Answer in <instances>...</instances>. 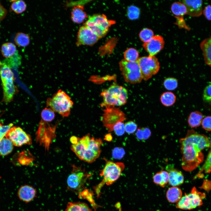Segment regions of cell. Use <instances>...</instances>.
<instances>
[{
	"mask_svg": "<svg viewBox=\"0 0 211 211\" xmlns=\"http://www.w3.org/2000/svg\"><path fill=\"white\" fill-rule=\"evenodd\" d=\"M87 17L82 5H78L73 8L71 13V18L74 22L81 23L83 22Z\"/></svg>",
	"mask_w": 211,
	"mask_h": 211,
	"instance_id": "obj_20",
	"label": "cell"
},
{
	"mask_svg": "<svg viewBox=\"0 0 211 211\" xmlns=\"http://www.w3.org/2000/svg\"><path fill=\"white\" fill-rule=\"evenodd\" d=\"M72 169L67 180L68 188L73 190H77L81 188L90 175L85 172L84 169L81 167L74 165L72 166Z\"/></svg>",
	"mask_w": 211,
	"mask_h": 211,
	"instance_id": "obj_12",
	"label": "cell"
},
{
	"mask_svg": "<svg viewBox=\"0 0 211 211\" xmlns=\"http://www.w3.org/2000/svg\"></svg>",
	"mask_w": 211,
	"mask_h": 211,
	"instance_id": "obj_52",
	"label": "cell"
},
{
	"mask_svg": "<svg viewBox=\"0 0 211 211\" xmlns=\"http://www.w3.org/2000/svg\"><path fill=\"white\" fill-rule=\"evenodd\" d=\"M203 119L202 114L198 111L191 112L188 120L189 125L192 127H196L200 125Z\"/></svg>",
	"mask_w": 211,
	"mask_h": 211,
	"instance_id": "obj_24",
	"label": "cell"
},
{
	"mask_svg": "<svg viewBox=\"0 0 211 211\" xmlns=\"http://www.w3.org/2000/svg\"><path fill=\"white\" fill-rule=\"evenodd\" d=\"M46 104L54 112L63 117H67L70 114L73 103L65 92L59 89L52 98L47 99Z\"/></svg>",
	"mask_w": 211,
	"mask_h": 211,
	"instance_id": "obj_4",
	"label": "cell"
},
{
	"mask_svg": "<svg viewBox=\"0 0 211 211\" xmlns=\"http://www.w3.org/2000/svg\"><path fill=\"white\" fill-rule=\"evenodd\" d=\"M164 87L167 90H173L176 89L178 86V81L174 78H168L164 80Z\"/></svg>",
	"mask_w": 211,
	"mask_h": 211,
	"instance_id": "obj_36",
	"label": "cell"
},
{
	"mask_svg": "<svg viewBox=\"0 0 211 211\" xmlns=\"http://www.w3.org/2000/svg\"><path fill=\"white\" fill-rule=\"evenodd\" d=\"M13 144L6 137L0 140V155L5 156L10 153L13 148Z\"/></svg>",
	"mask_w": 211,
	"mask_h": 211,
	"instance_id": "obj_25",
	"label": "cell"
},
{
	"mask_svg": "<svg viewBox=\"0 0 211 211\" xmlns=\"http://www.w3.org/2000/svg\"><path fill=\"white\" fill-rule=\"evenodd\" d=\"M182 193L181 189L177 187H172L167 190L166 197L167 200L171 203L178 202L181 198Z\"/></svg>",
	"mask_w": 211,
	"mask_h": 211,
	"instance_id": "obj_22",
	"label": "cell"
},
{
	"mask_svg": "<svg viewBox=\"0 0 211 211\" xmlns=\"http://www.w3.org/2000/svg\"><path fill=\"white\" fill-rule=\"evenodd\" d=\"M124 57L125 60L130 62H136L139 58V54L135 49L130 48L127 50L124 53Z\"/></svg>",
	"mask_w": 211,
	"mask_h": 211,
	"instance_id": "obj_32",
	"label": "cell"
},
{
	"mask_svg": "<svg viewBox=\"0 0 211 211\" xmlns=\"http://www.w3.org/2000/svg\"><path fill=\"white\" fill-rule=\"evenodd\" d=\"M173 13L176 16H183L186 14L187 9L185 5L182 2H175L171 6Z\"/></svg>",
	"mask_w": 211,
	"mask_h": 211,
	"instance_id": "obj_30",
	"label": "cell"
},
{
	"mask_svg": "<svg viewBox=\"0 0 211 211\" xmlns=\"http://www.w3.org/2000/svg\"><path fill=\"white\" fill-rule=\"evenodd\" d=\"M119 67L125 81L135 84L140 82L143 79L137 61L130 62L123 59L120 62Z\"/></svg>",
	"mask_w": 211,
	"mask_h": 211,
	"instance_id": "obj_8",
	"label": "cell"
},
{
	"mask_svg": "<svg viewBox=\"0 0 211 211\" xmlns=\"http://www.w3.org/2000/svg\"><path fill=\"white\" fill-rule=\"evenodd\" d=\"M65 211H91L86 204L80 202H69Z\"/></svg>",
	"mask_w": 211,
	"mask_h": 211,
	"instance_id": "obj_27",
	"label": "cell"
},
{
	"mask_svg": "<svg viewBox=\"0 0 211 211\" xmlns=\"http://www.w3.org/2000/svg\"><path fill=\"white\" fill-rule=\"evenodd\" d=\"M13 125L11 123L6 125H3L0 123V140L4 137L8 131L12 127Z\"/></svg>",
	"mask_w": 211,
	"mask_h": 211,
	"instance_id": "obj_41",
	"label": "cell"
},
{
	"mask_svg": "<svg viewBox=\"0 0 211 211\" xmlns=\"http://www.w3.org/2000/svg\"><path fill=\"white\" fill-rule=\"evenodd\" d=\"M54 127H52L48 122L42 120L40 122L38 129L36 133V139L37 142L42 144L45 148L48 149L51 141L53 139L55 134Z\"/></svg>",
	"mask_w": 211,
	"mask_h": 211,
	"instance_id": "obj_14",
	"label": "cell"
},
{
	"mask_svg": "<svg viewBox=\"0 0 211 211\" xmlns=\"http://www.w3.org/2000/svg\"><path fill=\"white\" fill-rule=\"evenodd\" d=\"M160 99L163 105L169 107L172 106L175 103L176 97L173 93L171 92H166L161 95Z\"/></svg>",
	"mask_w": 211,
	"mask_h": 211,
	"instance_id": "obj_29",
	"label": "cell"
},
{
	"mask_svg": "<svg viewBox=\"0 0 211 211\" xmlns=\"http://www.w3.org/2000/svg\"><path fill=\"white\" fill-rule=\"evenodd\" d=\"M169 175L167 171H161L156 173L153 176L154 183L164 187L169 181Z\"/></svg>",
	"mask_w": 211,
	"mask_h": 211,
	"instance_id": "obj_23",
	"label": "cell"
},
{
	"mask_svg": "<svg viewBox=\"0 0 211 211\" xmlns=\"http://www.w3.org/2000/svg\"><path fill=\"white\" fill-rule=\"evenodd\" d=\"M5 137L10 140L17 147L32 143L30 136L19 127H12L6 133Z\"/></svg>",
	"mask_w": 211,
	"mask_h": 211,
	"instance_id": "obj_13",
	"label": "cell"
},
{
	"mask_svg": "<svg viewBox=\"0 0 211 211\" xmlns=\"http://www.w3.org/2000/svg\"><path fill=\"white\" fill-rule=\"evenodd\" d=\"M16 48L13 43L8 42L4 43L1 46V53L3 56L6 58L12 57L16 52Z\"/></svg>",
	"mask_w": 211,
	"mask_h": 211,
	"instance_id": "obj_26",
	"label": "cell"
},
{
	"mask_svg": "<svg viewBox=\"0 0 211 211\" xmlns=\"http://www.w3.org/2000/svg\"><path fill=\"white\" fill-rule=\"evenodd\" d=\"M7 13L6 10L0 2V21L3 20Z\"/></svg>",
	"mask_w": 211,
	"mask_h": 211,
	"instance_id": "obj_47",
	"label": "cell"
},
{
	"mask_svg": "<svg viewBox=\"0 0 211 211\" xmlns=\"http://www.w3.org/2000/svg\"><path fill=\"white\" fill-rule=\"evenodd\" d=\"M128 15L130 18L133 19L137 18L139 14V8L135 6H131L129 8Z\"/></svg>",
	"mask_w": 211,
	"mask_h": 211,
	"instance_id": "obj_39",
	"label": "cell"
},
{
	"mask_svg": "<svg viewBox=\"0 0 211 211\" xmlns=\"http://www.w3.org/2000/svg\"><path fill=\"white\" fill-rule=\"evenodd\" d=\"M125 131L128 134L134 133L137 130V125L133 121H130L126 122L125 124Z\"/></svg>",
	"mask_w": 211,
	"mask_h": 211,
	"instance_id": "obj_38",
	"label": "cell"
},
{
	"mask_svg": "<svg viewBox=\"0 0 211 211\" xmlns=\"http://www.w3.org/2000/svg\"><path fill=\"white\" fill-rule=\"evenodd\" d=\"M206 197V194L198 191L195 187H193L191 192L185 194L177 202L176 207L179 209L188 210L195 208L203 204L202 200Z\"/></svg>",
	"mask_w": 211,
	"mask_h": 211,
	"instance_id": "obj_9",
	"label": "cell"
},
{
	"mask_svg": "<svg viewBox=\"0 0 211 211\" xmlns=\"http://www.w3.org/2000/svg\"><path fill=\"white\" fill-rule=\"evenodd\" d=\"M166 168L169 173L168 182L170 185L173 187H176L183 183L184 177L181 171L174 168L171 165H167Z\"/></svg>",
	"mask_w": 211,
	"mask_h": 211,
	"instance_id": "obj_18",
	"label": "cell"
},
{
	"mask_svg": "<svg viewBox=\"0 0 211 211\" xmlns=\"http://www.w3.org/2000/svg\"><path fill=\"white\" fill-rule=\"evenodd\" d=\"M41 116L42 120L48 122L53 120L55 118V112L52 109L45 108L42 110Z\"/></svg>",
	"mask_w": 211,
	"mask_h": 211,
	"instance_id": "obj_34",
	"label": "cell"
},
{
	"mask_svg": "<svg viewBox=\"0 0 211 211\" xmlns=\"http://www.w3.org/2000/svg\"><path fill=\"white\" fill-rule=\"evenodd\" d=\"M137 138L139 140L144 141L143 135L142 128L138 129L136 133Z\"/></svg>",
	"mask_w": 211,
	"mask_h": 211,
	"instance_id": "obj_48",
	"label": "cell"
},
{
	"mask_svg": "<svg viewBox=\"0 0 211 211\" xmlns=\"http://www.w3.org/2000/svg\"><path fill=\"white\" fill-rule=\"evenodd\" d=\"M203 172L205 173H210L211 172V149L209 152L204 164L196 177L203 178L204 176V175L203 174Z\"/></svg>",
	"mask_w": 211,
	"mask_h": 211,
	"instance_id": "obj_31",
	"label": "cell"
},
{
	"mask_svg": "<svg viewBox=\"0 0 211 211\" xmlns=\"http://www.w3.org/2000/svg\"><path fill=\"white\" fill-rule=\"evenodd\" d=\"M112 137L110 134L106 135L105 137V139L107 141H110L112 139Z\"/></svg>",
	"mask_w": 211,
	"mask_h": 211,
	"instance_id": "obj_49",
	"label": "cell"
},
{
	"mask_svg": "<svg viewBox=\"0 0 211 211\" xmlns=\"http://www.w3.org/2000/svg\"><path fill=\"white\" fill-rule=\"evenodd\" d=\"M203 13L207 20L211 21V5H209L205 6L203 10Z\"/></svg>",
	"mask_w": 211,
	"mask_h": 211,
	"instance_id": "obj_43",
	"label": "cell"
},
{
	"mask_svg": "<svg viewBox=\"0 0 211 211\" xmlns=\"http://www.w3.org/2000/svg\"><path fill=\"white\" fill-rule=\"evenodd\" d=\"M118 136H120L122 135L125 133V124L122 122L118 123L113 127V131Z\"/></svg>",
	"mask_w": 211,
	"mask_h": 211,
	"instance_id": "obj_37",
	"label": "cell"
},
{
	"mask_svg": "<svg viewBox=\"0 0 211 211\" xmlns=\"http://www.w3.org/2000/svg\"><path fill=\"white\" fill-rule=\"evenodd\" d=\"M179 142L182 155V167L186 171H191L203 162L204 156L201 151L210 147V142L206 136L190 130Z\"/></svg>",
	"mask_w": 211,
	"mask_h": 211,
	"instance_id": "obj_1",
	"label": "cell"
},
{
	"mask_svg": "<svg viewBox=\"0 0 211 211\" xmlns=\"http://www.w3.org/2000/svg\"><path fill=\"white\" fill-rule=\"evenodd\" d=\"M137 62L140 67L142 79L144 80H148L159 70V63L154 56L142 57L138 58Z\"/></svg>",
	"mask_w": 211,
	"mask_h": 211,
	"instance_id": "obj_10",
	"label": "cell"
},
{
	"mask_svg": "<svg viewBox=\"0 0 211 211\" xmlns=\"http://www.w3.org/2000/svg\"><path fill=\"white\" fill-rule=\"evenodd\" d=\"M0 76L3 89V101L8 103L13 100L16 92L14 74L11 68L0 61Z\"/></svg>",
	"mask_w": 211,
	"mask_h": 211,
	"instance_id": "obj_5",
	"label": "cell"
},
{
	"mask_svg": "<svg viewBox=\"0 0 211 211\" xmlns=\"http://www.w3.org/2000/svg\"><path fill=\"white\" fill-rule=\"evenodd\" d=\"M199 188L209 192L211 190V181L207 179L204 180L202 186Z\"/></svg>",
	"mask_w": 211,
	"mask_h": 211,
	"instance_id": "obj_45",
	"label": "cell"
},
{
	"mask_svg": "<svg viewBox=\"0 0 211 211\" xmlns=\"http://www.w3.org/2000/svg\"><path fill=\"white\" fill-rule=\"evenodd\" d=\"M202 125L204 129L208 131H211V116H207L202 120Z\"/></svg>",
	"mask_w": 211,
	"mask_h": 211,
	"instance_id": "obj_42",
	"label": "cell"
},
{
	"mask_svg": "<svg viewBox=\"0 0 211 211\" xmlns=\"http://www.w3.org/2000/svg\"><path fill=\"white\" fill-rule=\"evenodd\" d=\"M105 160V165L100 173V175L103 176V179L99 185V188L105 184L107 185L112 184L120 177L125 168V165L122 163Z\"/></svg>",
	"mask_w": 211,
	"mask_h": 211,
	"instance_id": "obj_7",
	"label": "cell"
},
{
	"mask_svg": "<svg viewBox=\"0 0 211 211\" xmlns=\"http://www.w3.org/2000/svg\"><path fill=\"white\" fill-rule=\"evenodd\" d=\"M205 63L211 67V36L204 40L200 45Z\"/></svg>",
	"mask_w": 211,
	"mask_h": 211,
	"instance_id": "obj_21",
	"label": "cell"
},
{
	"mask_svg": "<svg viewBox=\"0 0 211 211\" xmlns=\"http://www.w3.org/2000/svg\"><path fill=\"white\" fill-rule=\"evenodd\" d=\"M125 152L122 148L115 149L113 152V156L115 158H120L124 154Z\"/></svg>",
	"mask_w": 211,
	"mask_h": 211,
	"instance_id": "obj_44",
	"label": "cell"
},
{
	"mask_svg": "<svg viewBox=\"0 0 211 211\" xmlns=\"http://www.w3.org/2000/svg\"><path fill=\"white\" fill-rule=\"evenodd\" d=\"M204 100L211 104V84L207 85L205 88L203 94Z\"/></svg>",
	"mask_w": 211,
	"mask_h": 211,
	"instance_id": "obj_40",
	"label": "cell"
},
{
	"mask_svg": "<svg viewBox=\"0 0 211 211\" xmlns=\"http://www.w3.org/2000/svg\"><path fill=\"white\" fill-rule=\"evenodd\" d=\"M1 178V177L0 176V179Z\"/></svg>",
	"mask_w": 211,
	"mask_h": 211,
	"instance_id": "obj_50",
	"label": "cell"
},
{
	"mask_svg": "<svg viewBox=\"0 0 211 211\" xmlns=\"http://www.w3.org/2000/svg\"><path fill=\"white\" fill-rule=\"evenodd\" d=\"M70 148L80 160L88 163L94 161L99 156L103 144L100 138L91 137L88 134L81 138L71 137Z\"/></svg>",
	"mask_w": 211,
	"mask_h": 211,
	"instance_id": "obj_2",
	"label": "cell"
},
{
	"mask_svg": "<svg viewBox=\"0 0 211 211\" xmlns=\"http://www.w3.org/2000/svg\"><path fill=\"white\" fill-rule=\"evenodd\" d=\"M11 5V10L17 14L21 13L24 11L26 8V5L23 0H14Z\"/></svg>",
	"mask_w": 211,
	"mask_h": 211,
	"instance_id": "obj_33",
	"label": "cell"
},
{
	"mask_svg": "<svg viewBox=\"0 0 211 211\" xmlns=\"http://www.w3.org/2000/svg\"><path fill=\"white\" fill-rule=\"evenodd\" d=\"M36 190L32 186L28 185L21 186L17 193L19 199L25 203L32 201L36 196Z\"/></svg>",
	"mask_w": 211,
	"mask_h": 211,
	"instance_id": "obj_19",
	"label": "cell"
},
{
	"mask_svg": "<svg viewBox=\"0 0 211 211\" xmlns=\"http://www.w3.org/2000/svg\"><path fill=\"white\" fill-rule=\"evenodd\" d=\"M143 135L144 141L146 140L151 136V132L150 130L147 127H142Z\"/></svg>",
	"mask_w": 211,
	"mask_h": 211,
	"instance_id": "obj_46",
	"label": "cell"
},
{
	"mask_svg": "<svg viewBox=\"0 0 211 211\" xmlns=\"http://www.w3.org/2000/svg\"><path fill=\"white\" fill-rule=\"evenodd\" d=\"M164 44L163 37L160 35H155L149 41L144 43L143 47L149 56H154L163 49Z\"/></svg>",
	"mask_w": 211,
	"mask_h": 211,
	"instance_id": "obj_16",
	"label": "cell"
},
{
	"mask_svg": "<svg viewBox=\"0 0 211 211\" xmlns=\"http://www.w3.org/2000/svg\"></svg>",
	"mask_w": 211,
	"mask_h": 211,
	"instance_id": "obj_51",
	"label": "cell"
},
{
	"mask_svg": "<svg viewBox=\"0 0 211 211\" xmlns=\"http://www.w3.org/2000/svg\"><path fill=\"white\" fill-rule=\"evenodd\" d=\"M139 36L141 40L144 43L149 41L154 36L153 31L148 28H144L140 32Z\"/></svg>",
	"mask_w": 211,
	"mask_h": 211,
	"instance_id": "obj_35",
	"label": "cell"
},
{
	"mask_svg": "<svg viewBox=\"0 0 211 211\" xmlns=\"http://www.w3.org/2000/svg\"><path fill=\"white\" fill-rule=\"evenodd\" d=\"M114 23V21L108 20L104 14H95L89 18L84 25L100 38L106 35L109 28Z\"/></svg>",
	"mask_w": 211,
	"mask_h": 211,
	"instance_id": "obj_6",
	"label": "cell"
},
{
	"mask_svg": "<svg viewBox=\"0 0 211 211\" xmlns=\"http://www.w3.org/2000/svg\"><path fill=\"white\" fill-rule=\"evenodd\" d=\"M103 111L101 121L109 132L113 131L115 125L122 122L126 119L124 113L119 108L114 107L106 108Z\"/></svg>",
	"mask_w": 211,
	"mask_h": 211,
	"instance_id": "obj_11",
	"label": "cell"
},
{
	"mask_svg": "<svg viewBox=\"0 0 211 211\" xmlns=\"http://www.w3.org/2000/svg\"><path fill=\"white\" fill-rule=\"evenodd\" d=\"M100 38L85 25L81 27L77 33L76 45H92L95 44Z\"/></svg>",
	"mask_w": 211,
	"mask_h": 211,
	"instance_id": "obj_15",
	"label": "cell"
},
{
	"mask_svg": "<svg viewBox=\"0 0 211 211\" xmlns=\"http://www.w3.org/2000/svg\"><path fill=\"white\" fill-rule=\"evenodd\" d=\"M186 6V14L192 17H198L203 13V2L201 0H186L182 1Z\"/></svg>",
	"mask_w": 211,
	"mask_h": 211,
	"instance_id": "obj_17",
	"label": "cell"
},
{
	"mask_svg": "<svg viewBox=\"0 0 211 211\" xmlns=\"http://www.w3.org/2000/svg\"><path fill=\"white\" fill-rule=\"evenodd\" d=\"M103 99V105L106 108L124 105L128 98L127 90L123 87L113 85L101 93Z\"/></svg>",
	"mask_w": 211,
	"mask_h": 211,
	"instance_id": "obj_3",
	"label": "cell"
},
{
	"mask_svg": "<svg viewBox=\"0 0 211 211\" xmlns=\"http://www.w3.org/2000/svg\"><path fill=\"white\" fill-rule=\"evenodd\" d=\"M30 40L29 35L21 32L17 33L14 39L16 45L21 47H25L28 45Z\"/></svg>",
	"mask_w": 211,
	"mask_h": 211,
	"instance_id": "obj_28",
	"label": "cell"
}]
</instances>
